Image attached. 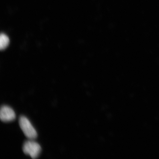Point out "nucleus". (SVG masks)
Returning <instances> with one entry per match:
<instances>
[{"instance_id":"1","label":"nucleus","mask_w":159,"mask_h":159,"mask_svg":"<svg viewBox=\"0 0 159 159\" xmlns=\"http://www.w3.org/2000/svg\"><path fill=\"white\" fill-rule=\"evenodd\" d=\"M19 124L20 128L27 138L33 140L37 138V131L26 117L23 116L20 117Z\"/></svg>"},{"instance_id":"2","label":"nucleus","mask_w":159,"mask_h":159,"mask_svg":"<svg viewBox=\"0 0 159 159\" xmlns=\"http://www.w3.org/2000/svg\"><path fill=\"white\" fill-rule=\"evenodd\" d=\"M23 150L25 154L29 155L32 158L36 159L38 157L40 154L41 148L38 143L33 140H30L24 144Z\"/></svg>"},{"instance_id":"3","label":"nucleus","mask_w":159,"mask_h":159,"mask_svg":"<svg viewBox=\"0 0 159 159\" xmlns=\"http://www.w3.org/2000/svg\"><path fill=\"white\" fill-rule=\"evenodd\" d=\"M15 111L11 107L3 105L1 107L0 111V119L2 121L4 122H12L16 119Z\"/></svg>"},{"instance_id":"4","label":"nucleus","mask_w":159,"mask_h":159,"mask_svg":"<svg viewBox=\"0 0 159 159\" xmlns=\"http://www.w3.org/2000/svg\"><path fill=\"white\" fill-rule=\"evenodd\" d=\"M9 43L8 37L4 33H2L0 36V49L2 50L5 49Z\"/></svg>"}]
</instances>
